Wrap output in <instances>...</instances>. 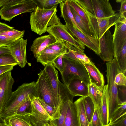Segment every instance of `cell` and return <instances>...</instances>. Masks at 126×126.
Listing matches in <instances>:
<instances>
[{"label": "cell", "instance_id": "6da1fadb", "mask_svg": "<svg viewBox=\"0 0 126 126\" xmlns=\"http://www.w3.org/2000/svg\"><path fill=\"white\" fill-rule=\"evenodd\" d=\"M38 98L36 82L24 83L13 92L9 101L0 114L3 119L16 114L20 106L25 102Z\"/></svg>", "mask_w": 126, "mask_h": 126}, {"label": "cell", "instance_id": "7a4b0ae2", "mask_svg": "<svg viewBox=\"0 0 126 126\" xmlns=\"http://www.w3.org/2000/svg\"><path fill=\"white\" fill-rule=\"evenodd\" d=\"M107 79V100L109 122L114 111L121 102L118 94V85L114 82L116 75L121 72L116 61L114 58L106 63Z\"/></svg>", "mask_w": 126, "mask_h": 126}, {"label": "cell", "instance_id": "3957f363", "mask_svg": "<svg viewBox=\"0 0 126 126\" xmlns=\"http://www.w3.org/2000/svg\"><path fill=\"white\" fill-rule=\"evenodd\" d=\"M38 78L36 82L38 98L43 100L54 110L52 120L58 119L60 115L61 107L56 100L47 78L45 70H41L38 74Z\"/></svg>", "mask_w": 126, "mask_h": 126}, {"label": "cell", "instance_id": "277c9868", "mask_svg": "<svg viewBox=\"0 0 126 126\" xmlns=\"http://www.w3.org/2000/svg\"><path fill=\"white\" fill-rule=\"evenodd\" d=\"M63 59L64 67L61 75L63 82L65 85L67 86L75 78L80 79L88 85L90 83L88 73L82 63L64 56Z\"/></svg>", "mask_w": 126, "mask_h": 126}, {"label": "cell", "instance_id": "5b68a950", "mask_svg": "<svg viewBox=\"0 0 126 126\" xmlns=\"http://www.w3.org/2000/svg\"><path fill=\"white\" fill-rule=\"evenodd\" d=\"M57 11V8L46 9L37 7L30 14L29 23L31 30L40 35L47 32Z\"/></svg>", "mask_w": 126, "mask_h": 126}, {"label": "cell", "instance_id": "8992f818", "mask_svg": "<svg viewBox=\"0 0 126 126\" xmlns=\"http://www.w3.org/2000/svg\"><path fill=\"white\" fill-rule=\"evenodd\" d=\"M81 7L88 17L91 32L94 37L97 40L100 39L108 29L116 24L123 17L117 13L108 17L98 18Z\"/></svg>", "mask_w": 126, "mask_h": 126}, {"label": "cell", "instance_id": "52a82bcc", "mask_svg": "<svg viewBox=\"0 0 126 126\" xmlns=\"http://www.w3.org/2000/svg\"><path fill=\"white\" fill-rule=\"evenodd\" d=\"M33 0H22L19 3L2 7L0 9L1 19L10 21L16 16L26 13H32L36 8Z\"/></svg>", "mask_w": 126, "mask_h": 126}, {"label": "cell", "instance_id": "ba28073f", "mask_svg": "<svg viewBox=\"0 0 126 126\" xmlns=\"http://www.w3.org/2000/svg\"><path fill=\"white\" fill-rule=\"evenodd\" d=\"M47 32L53 36L56 40H60L72 45L84 53L85 45L72 35L65 25L61 22L48 27Z\"/></svg>", "mask_w": 126, "mask_h": 126}, {"label": "cell", "instance_id": "9c48e42d", "mask_svg": "<svg viewBox=\"0 0 126 126\" xmlns=\"http://www.w3.org/2000/svg\"><path fill=\"white\" fill-rule=\"evenodd\" d=\"M32 110L29 116V120L32 126H43L49 123L52 119L43 108L38 98L32 100Z\"/></svg>", "mask_w": 126, "mask_h": 126}, {"label": "cell", "instance_id": "30bf717a", "mask_svg": "<svg viewBox=\"0 0 126 126\" xmlns=\"http://www.w3.org/2000/svg\"><path fill=\"white\" fill-rule=\"evenodd\" d=\"M14 82L11 72L4 73L0 76V114L12 95Z\"/></svg>", "mask_w": 126, "mask_h": 126}, {"label": "cell", "instance_id": "8fae6325", "mask_svg": "<svg viewBox=\"0 0 126 126\" xmlns=\"http://www.w3.org/2000/svg\"><path fill=\"white\" fill-rule=\"evenodd\" d=\"M23 37L16 40L7 46L17 65L22 68H24L27 63L26 48L27 40L24 39Z\"/></svg>", "mask_w": 126, "mask_h": 126}, {"label": "cell", "instance_id": "7c38bea8", "mask_svg": "<svg viewBox=\"0 0 126 126\" xmlns=\"http://www.w3.org/2000/svg\"><path fill=\"white\" fill-rule=\"evenodd\" d=\"M98 40L100 50L99 56L104 61H111L114 57V50L113 36L109 29Z\"/></svg>", "mask_w": 126, "mask_h": 126}, {"label": "cell", "instance_id": "4fadbf2b", "mask_svg": "<svg viewBox=\"0 0 126 126\" xmlns=\"http://www.w3.org/2000/svg\"><path fill=\"white\" fill-rule=\"evenodd\" d=\"M115 25L114 30L112 35L114 58L119 54L126 41V18H122Z\"/></svg>", "mask_w": 126, "mask_h": 126}, {"label": "cell", "instance_id": "5bb4252c", "mask_svg": "<svg viewBox=\"0 0 126 126\" xmlns=\"http://www.w3.org/2000/svg\"><path fill=\"white\" fill-rule=\"evenodd\" d=\"M44 69L54 97L57 102L62 107L63 102L59 97V80L58 72L52 63L46 65Z\"/></svg>", "mask_w": 126, "mask_h": 126}, {"label": "cell", "instance_id": "9a60e30c", "mask_svg": "<svg viewBox=\"0 0 126 126\" xmlns=\"http://www.w3.org/2000/svg\"><path fill=\"white\" fill-rule=\"evenodd\" d=\"M94 15L100 18L111 16L115 13L109 0H92Z\"/></svg>", "mask_w": 126, "mask_h": 126}, {"label": "cell", "instance_id": "2e32d148", "mask_svg": "<svg viewBox=\"0 0 126 126\" xmlns=\"http://www.w3.org/2000/svg\"><path fill=\"white\" fill-rule=\"evenodd\" d=\"M56 41L55 37L50 34L39 37L33 41L30 50L36 58L47 46Z\"/></svg>", "mask_w": 126, "mask_h": 126}, {"label": "cell", "instance_id": "e0dca14e", "mask_svg": "<svg viewBox=\"0 0 126 126\" xmlns=\"http://www.w3.org/2000/svg\"><path fill=\"white\" fill-rule=\"evenodd\" d=\"M67 52L64 57L82 63L83 64H94L86 55L71 44L65 42Z\"/></svg>", "mask_w": 126, "mask_h": 126}, {"label": "cell", "instance_id": "ac0fdd59", "mask_svg": "<svg viewBox=\"0 0 126 126\" xmlns=\"http://www.w3.org/2000/svg\"><path fill=\"white\" fill-rule=\"evenodd\" d=\"M67 87L74 97L80 96L84 97L89 96L88 85L79 78L73 79Z\"/></svg>", "mask_w": 126, "mask_h": 126}, {"label": "cell", "instance_id": "d6986e66", "mask_svg": "<svg viewBox=\"0 0 126 126\" xmlns=\"http://www.w3.org/2000/svg\"><path fill=\"white\" fill-rule=\"evenodd\" d=\"M88 73L90 82L103 90L105 83L103 76L94 64H83Z\"/></svg>", "mask_w": 126, "mask_h": 126}, {"label": "cell", "instance_id": "ffe728a7", "mask_svg": "<svg viewBox=\"0 0 126 126\" xmlns=\"http://www.w3.org/2000/svg\"><path fill=\"white\" fill-rule=\"evenodd\" d=\"M65 25L74 37L81 42L85 46L92 50L99 55L100 53L99 48L95 46L87 36L73 26L65 24Z\"/></svg>", "mask_w": 126, "mask_h": 126}, {"label": "cell", "instance_id": "44dd1931", "mask_svg": "<svg viewBox=\"0 0 126 126\" xmlns=\"http://www.w3.org/2000/svg\"><path fill=\"white\" fill-rule=\"evenodd\" d=\"M67 50L66 48L60 51H55L47 47L36 58L37 61L41 63L44 66L52 63L58 57Z\"/></svg>", "mask_w": 126, "mask_h": 126}, {"label": "cell", "instance_id": "7402d4cb", "mask_svg": "<svg viewBox=\"0 0 126 126\" xmlns=\"http://www.w3.org/2000/svg\"><path fill=\"white\" fill-rule=\"evenodd\" d=\"M59 4L61 13L60 16L64 19L65 25L73 26L85 35L75 21L67 0H64Z\"/></svg>", "mask_w": 126, "mask_h": 126}, {"label": "cell", "instance_id": "603a6c76", "mask_svg": "<svg viewBox=\"0 0 126 126\" xmlns=\"http://www.w3.org/2000/svg\"><path fill=\"white\" fill-rule=\"evenodd\" d=\"M31 115L16 114L4 119V122L8 126H32L29 118Z\"/></svg>", "mask_w": 126, "mask_h": 126}, {"label": "cell", "instance_id": "cb8c5ba5", "mask_svg": "<svg viewBox=\"0 0 126 126\" xmlns=\"http://www.w3.org/2000/svg\"><path fill=\"white\" fill-rule=\"evenodd\" d=\"M88 86L89 96L93 102L95 108L98 110L100 114V109L103 90L100 89L91 82Z\"/></svg>", "mask_w": 126, "mask_h": 126}, {"label": "cell", "instance_id": "d4e9b609", "mask_svg": "<svg viewBox=\"0 0 126 126\" xmlns=\"http://www.w3.org/2000/svg\"><path fill=\"white\" fill-rule=\"evenodd\" d=\"M101 121L103 126L108 125L109 123L108 109L107 100V85L104 86L102 97L100 109Z\"/></svg>", "mask_w": 126, "mask_h": 126}, {"label": "cell", "instance_id": "484cf974", "mask_svg": "<svg viewBox=\"0 0 126 126\" xmlns=\"http://www.w3.org/2000/svg\"><path fill=\"white\" fill-rule=\"evenodd\" d=\"M77 111L79 126H91L88 121L82 101V97L74 103Z\"/></svg>", "mask_w": 126, "mask_h": 126}, {"label": "cell", "instance_id": "4316f807", "mask_svg": "<svg viewBox=\"0 0 126 126\" xmlns=\"http://www.w3.org/2000/svg\"><path fill=\"white\" fill-rule=\"evenodd\" d=\"M65 126H79L76 108L73 101L68 108L65 121Z\"/></svg>", "mask_w": 126, "mask_h": 126}, {"label": "cell", "instance_id": "83f0119b", "mask_svg": "<svg viewBox=\"0 0 126 126\" xmlns=\"http://www.w3.org/2000/svg\"><path fill=\"white\" fill-rule=\"evenodd\" d=\"M82 101L85 113L89 123L91 124L95 107L92 100L89 96L82 97Z\"/></svg>", "mask_w": 126, "mask_h": 126}, {"label": "cell", "instance_id": "f1b7e54d", "mask_svg": "<svg viewBox=\"0 0 126 126\" xmlns=\"http://www.w3.org/2000/svg\"><path fill=\"white\" fill-rule=\"evenodd\" d=\"M71 101H73L68 100L63 102L59 118L50 122L54 126H65V121L67 111L70 103Z\"/></svg>", "mask_w": 126, "mask_h": 126}, {"label": "cell", "instance_id": "f546056e", "mask_svg": "<svg viewBox=\"0 0 126 126\" xmlns=\"http://www.w3.org/2000/svg\"><path fill=\"white\" fill-rule=\"evenodd\" d=\"M120 71L126 75V41L125 42L120 52L115 58Z\"/></svg>", "mask_w": 126, "mask_h": 126}, {"label": "cell", "instance_id": "4dcf8cb0", "mask_svg": "<svg viewBox=\"0 0 126 126\" xmlns=\"http://www.w3.org/2000/svg\"><path fill=\"white\" fill-rule=\"evenodd\" d=\"M37 7L50 9L57 8L58 4L64 0H33Z\"/></svg>", "mask_w": 126, "mask_h": 126}, {"label": "cell", "instance_id": "1f68e13d", "mask_svg": "<svg viewBox=\"0 0 126 126\" xmlns=\"http://www.w3.org/2000/svg\"><path fill=\"white\" fill-rule=\"evenodd\" d=\"M126 114V102H121L114 111L108 125H112Z\"/></svg>", "mask_w": 126, "mask_h": 126}, {"label": "cell", "instance_id": "d6a6232c", "mask_svg": "<svg viewBox=\"0 0 126 126\" xmlns=\"http://www.w3.org/2000/svg\"><path fill=\"white\" fill-rule=\"evenodd\" d=\"M67 1L69 5L73 8L83 21L89 27L90 23L88 17L82 7L75 0H67Z\"/></svg>", "mask_w": 126, "mask_h": 126}, {"label": "cell", "instance_id": "836d02e7", "mask_svg": "<svg viewBox=\"0 0 126 126\" xmlns=\"http://www.w3.org/2000/svg\"><path fill=\"white\" fill-rule=\"evenodd\" d=\"M32 110V100H29L25 102L20 106L16 114L22 115L31 114Z\"/></svg>", "mask_w": 126, "mask_h": 126}, {"label": "cell", "instance_id": "e575fe53", "mask_svg": "<svg viewBox=\"0 0 126 126\" xmlns=\"http://www.w3.org/2000/svg\"><path fill=\"white\" fill-rule=\"evenodd\" d=\"M11 64L17 65L11 54L0 56V66Z\"/></svg>", "mask_w": 126, "mask_h": 126}, {"label": "cell", "instance_id": "d590c367", "mask_svg": "<svg viewBox=\"0 0 126 126\" xmlns=\"http://www.w3.org/2000/svg\"><path fill=\"white\" fill-rule=\"evenodd\" d=\"M67 51V50L58 57L53 61L52 63L55 68L59 70L61 75L63 73L64 67L63 57Z\"/></svg>", "mask_w": 126, "mask_h": 126}, {"label": "cell", "instance_id": "8d00e7d4", "mask_svg": "<svg viewBox=\"0 0 126 126\" xmlns=\"http://www.w3.org/2000/svg\"><path fill=\"white\" fill-rule=\"evenodd\" d=\"M79 5L94 15L92 0H75Z\"/></svg>", "mask_w": 126, "mask_h": 126}, {"label": "cell", "instance_id": "74e56055", "mask_svg": "<svg viewBox=\"0 0 126 126\" xmlns=\"http://www.w3.org/2000/svg\"><path fill=\"white\" fill-rule=\"evenodd\" d=\"M19 38H20L0 35V47H7L15 40Z\"/></svg>", "mask_w": 126, "mask_h": 126}, {"label": "cell", "instance_id": "f35d334b", "mask_svg": "<svg viewBox=\"0 0 126 126\" xmlns=\"http://www.w3.org/2000/svg\"><path fill=\"white\" fill-rule=\"evenodd\" d=\"M25 32L24 30L20 31L14 29L12 30L0 33V35L21 38L23 36Z\"/></svg>", "mask_w": 126, "mask_h": 126}, {"label": "cell", "instance_id": "ab89813d", "mask_svg": "<svg viewBox=\"0 0 126 126\" xmlns=\"http://www.w3.org/2000/svg\"><path fill=\"white\" fill-rule=\"evenodd\" d=\"M91 126H103L98 110L95 109L91 123Z\"/></svg>", "mask_w": 126, "mask_h": 126}, {"label": "cell", "instance_id": "60d3db41", "mask_svg": "<svg viewBox=\"0 0 126 126\" xmlns=\"http://www.w3.org/2000/svg\"><path fill=\"white\" fill-rule=\"evenodd\" d=\"M47 47L51 49L57 51L63 50L66 48L65 42L60 40H57L55 42Z\"/></svg>", "mask_w": 126, "mask_h": 126}, {"label": "cell", "instance_id": "b9f144b4", "mask_svg": "<svg viewBox=\"0 0 126 126\" xmlns=\"http://www.w3.org/2000/svg\"><path fill=\"white\" fill-rule=\"evenodd\" d=\"M114 82L118 86H126V75L121 72L118 73L115 76Z\"/></svg>", "mask_w": 126, "mask_h": 126}, {"label": "cell", "instance_id": "7bdbcfd3", "mask_svg": "<svg viewBox=\"0 0 126 126\" xmlns=\"http://www.w3.org/2000/svg\"><path fill=\"white\" fill-rule=\"evenodd\" d=\"M38 98L43 108L51 117L52 120V117L54 113L53 108L50 106L42 100L39 99Z\"/></svg>", "mask_w": 126, "mask_h": 126}, {"label": "cell", "instance_id": "ee69618b", "mask_svg": "<svg viewBox=\"0 0 126 126\" xmlns=\"http://www.w3.org/2000/svg\"><path fill=\"white\" fill-rule=\"evenodd\" d=\"M22 0H0V8L12 5L21 2Z\"/></svg>", "mask_w": 126, "mask_h": 126}, {"label": "cell", "instance_id": "f6af8a7d", "mask_svg": "<svg viewBox=\"0 0 126 126\" xmlns=\"http://www.w3.org/2000/svg\"><path fill=\"white\" fill-rule=\"evenodd\" d=\"M121 7L118 14L123 17L126 18V0H121Z\"/></svg>", "mask_w": 126, "mask_h": 126}, {"label": "cell", "instance_id": "bcb514c9", "mask_svg": "<svg viewBox=\"0 0 126 126\" xmlns=\"http://www.w3.org/2000/svg\"><path fill=\"white\" fill-rule=\"evenodd\" d=\"M16 65L11 64L0 66V76L4 73L10 72Z\"/></svg>", "mask_w": 126, "mask_h": 126}, {"label": "cell", "instance_id": "7dc6e473", "mask_svg": "<svg viewBox=\"0 0 126 126\" xmlns=\"http://www.w3.org/2000/svg\"><path fill=\"white\" fill-rule=\"evenodd\" d=\"M119 91L118 90V94H120L121 98L120 101L122 102H126V86H119Z\"/></svg>", "mask_w": 126, "mask_h": 126}, {"label": "cell", "instance_id": "c3c4849f", "mask_svg": "<svg viewBox=\"0 0 126 126\" xmlns=\"http://www.w3.org/2000/svg\"><path fill=\"white\" fill-rule=\"evenodd\" d=\"M112 126H126V114L123 115L113 124Z\"/></svg>", "mask_w": 126, "mask_h": 126}, {"label": "cell", "instance_id": "681fc988", "mask_svg": "<svg viewBox=\"0 0 126 126\" xmlns=\"http://www.w3.org/2000/svg\"><path fill=\"white\" fill-rule=\"evenodd\" d=\"M14 27L0 22V33L12 30Z\"/></svg>", "mask_w": 126, "mask_h": 126}, {"label": "cell", "instance_id": "f907efd6", "mask_svg": "<svg viewBox=\"0 0 126 126\" xmlns=\"http://www.w3.org/2000/svg\"><path fill=\"white\" fill-rule=\"evenodd\" d=\"M9 54L11 53L7 47H0V56Z\"/></svg>", "mask_w": 126, "mask_h": 126}, {"label": "cell", "instance_id": "816d5d0a", "mask_svg": "<svg viewBox=\"0 0 126 126\" xmlns=\"http://www.w3.org/2000/svg\"><path fill=\"white\" fill-rule=\"evenodd\" d=\"M4 123V119L2 118L0 115V123Z\"/></svg>", "mask_w": 126, "mask_h": 126}, {"label": "cell", "instance_id": "f5cc1de1", "mask_svg": "<svg viewBox=\"0 0 126 126\" xmlns=\"http://www.w3.org/2000/svg\"><path fill=\"white\" fill-rule=\"evenodd\" d=\"M0 126H8L4 123H0Z\"/></svg>", "mask_w": 126, "mask_h": 126}, {"label": "cell", "instance_id": "db71d44e", "mask_svg": "<svg viewBox=\"0 0 126 126\" xmlns=\"http://www.w3.org/2000/svg\"><path fill=\"white\" fill-rule=\"evenodd\" d=\"M43 126H50L49 123H47L46 124Z\"/></svg>", "mask_w": 126, "mask_h": 126}, {"label": "cell", "instance_id": "11a10c76", "mask_svg": "<svg viewBox=\"0 0 126 126\" xmlns=\"http://www.w3.org/2000/svg\"><path fill=\"white\" fill-rule=\"evenodd\" d=\"M49 123L50 126H54L50 122Z\"/></svg>", "mask_w": 126, "mask_h": 126}, {"label": "cell", "instance_id": "9f6ffc18", "mask_svg": "<svg viewBox=\"0 0 126 126\" xmlns=\"http://www.w3.org/2000/svg\"><path fill=\"white\" fill-rule=\"evenodd\" d=\"M105 126H112V125H108Z\"/></svg>", "mask_w": 126, "mask_h": 126}]
</instances>
